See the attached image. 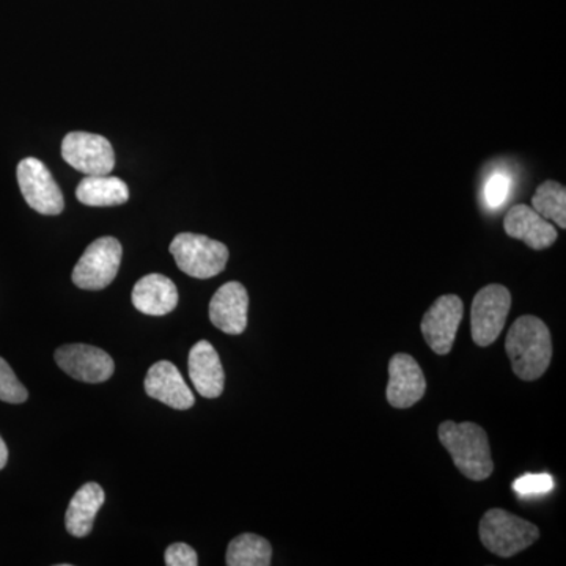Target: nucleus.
Instances as JSON below:
<instances>
[{"label": "nucleus", "instance_id": "nucleus-1", "mask_svg": "<svg viewBox=\"0 0 566 566\" xmlns=\"http://www.w3.org/2000/svg\"><path fill=\"white\" fill-rule=\"evenodd\" d=\"M513 371L523 381L542 378L553 359V340L545 323L536 316L517 318L505 340Z\"/></svg>", "mask_w": 566, "mask_h": 566}, {"label": "nucleus", "instance_id": "nucleus-2", "mask_svg": "<svg viewBox=\"0 0 566 566\" xmlns=\"http://www.w3.org/2000/svg\"><path fill=\"white\" fill-rule=\"evenodd\" d=\"M438 433L439 441L452 455L453 463L461 474L474 482H482L493 474L490 441L486 431L480 424L447 420L441 423Z\"/></svg>", "mask_w": 566, "mask_h": 566}, {"label": "nucleus", "instance_id": "nucleus-3", "mask_svg": "<svg viewBox=\"0 0 566 566\" xmlns=\"http://www.w3.org/2000/svg\"><path fill=\"white\" fill-rule=\"evenodd\" d=\"M538 538L539 531L535 524L502 509L490 510L480 521L482 545L497 557L516 556Z\"/></svg>", "mask_w": 566, "mask_h": 566}, {"label": "nucleus", "instance_id": "nucleus-4", "mask_svg": "<svg viewBox=\"0 0 566 566\" xmlns=\"http://www.w3.org/2000/svg\"><path fill=\"white\" fill-rule=\"evenodd\" d=\"M177 266L193 279H211L221 274L229 262V249L205 234L180 233L170 244Z\"/></svg>", "mask_w": 566, "mask_h": 566}, {"label": "nucleus", "instance_id": "nucleus-5", "mask_svg": "<svg viewBox=\"0 0 566 566\" xmlns=\"http://www.w3.org/2000/svg\"><path fill=\"white\" fill-rule=\"evenodd\" d=\"M122 255L120 241L115 238L104 237L93 241L74 266V285L91 292L106 289L117 277Z\"/></svg>", "mask_w": 566, "mask_h": 566}, {"label": "nucleus", "instance_id": "nucleus-6", "mask_svg": "<svg viewBox=\"0 0 566 566\" xmlns=\"http://www.w3.org/2000/svg\"><path fill=\"white\" fill-rule=\"evenodd\" d=\"M512 307V294L504 285H488L475 294L471 308L472 340L490 346L504 331Z\"/></svg>", "mask_w": 566, "mask_h": 566}, {"label": "nucleus", "instance_id": "nucleus-7", "mask_svg": "<svg viewBox=\"0 0 566 566\" xmlns=\"http://www.w3.org/2000/svg\"><path fill=\"white\" fill-rule=\"evenodd\" d=\"M17 175L22 197L32 210L44 216L61 214L65 208L63 193L50 169L40 159H22Z\"/></svg>", "mask_w": 566, "mask_h": 566}, {"label": "nucleus", "instance_id": "nucleus-8", "mask_svg": "<svg viewBox=\"0 0 566 566\" xmlns=\"http://www.w3.org/2000/svg\"><path fill=\"white\" fill-rule=\"evenodd\" d=\"M62 158L84 175H109L115 153L106 137L92 133H70L62 142Z\"/></svg>", "mask_w": 566, "mask_h": 566}, {"label": "nucleus", "instance_id": "nucleus-9", "mask_svg": "<svg viewBox=\"0 0 566 566\" xmlns=\"http://www.w3.org/2000/svg\"><path fill=\"white\" fill-rule=\"evenodd\" d=\"M463 314L464 304L457 294H444L439 297L424 314L420 331L424 342L439 356L452 352Z\"/></svg>", "mask_w": 566, "mask_h": 566}, {"label": "nucleus", "instance_id": "nucleus-10", "mask_svg": "<svg viewBox=\"0 0 566 566\" xmlns=\"http://www.w3.org/2000/svg\"><path fill=\"white\" fill-rule=\"evenodd\" d=\"M59 367L77 381L99 385L114 375V359L96 346L73 344L63 345L54 354Z\"/></svg>", "mask_w": 566, "mask_h": 566}, {"label": "nucleus", "instance_id": "nucleus-11", "mask_svg": "<svg viewBox=\"0 0 566 566\" xmlns=\"http://www.w3.org/2000/svg\"><path fill=\"white\" fill-rule=\"evenodd\" d=\"M427 379L420 365L409 354H395L389 363L387 401L397 409H406L422 400Z\"/></svg>", "mask_w": 566, "mask_h": 566}, {"label": "nucleus", "instance_id": "nucleus-12", "mask_svg": "<svg viewBox=\"0 0 566 566\" xmlns=\"http://www.w3.org/2000/svg\"><path fill=\"white\" fill-rule=\"evenodd\" d=\"M249 294L243 283L229 282L216 292L210 303V319L222 333L243 334L248 327Z\"/></svg>", "mask_w": 566, "mask_h": 566}, {"label": "nucleus", "instance_id": "nucleus-13", "mask_svg": "<svg viewBox=\"0 0 566 566\" xmlns=\"http://www.w3.org/2000/svg\"><path fill=\"white\" fill-rule=\"evenodd\" d=\"M145 392L148 397L180 411H186L196 403V398L182 379L180 370L169 360H159L151 365L145 376Z\"/></svg>", "mask_w": 566, "mask_h": 566}, {"label": "nucleus", "instance_id": "nucleus-14", "mask_svg": "<svg viewBox=\"0 0 566 566\" xmlns=\"http://www.w3.org/2000/svg\"><path fill=\"white\" fill-rule=\"evenodd\" d=\"M505 233L524 241L534 251L551 248L557 240V230L549 221L527 205H515L506 212Z\"/></svg>", "mask_w": 566, "mask_h": 566}, {"label": "nucleus", "instance_id": "nucleus-15", "mask_svg": "<svg viewBox=\"0 0 566 566\" xmlns=\"http://www.w3.org/2000/svg\"><path fill=\"white\" fill-rule=\"evenodd\" d=\"M189 376L197 392L205 398H218L226 386L221 357L207 340L197 342L189 352Z\"/></svg>", "mask_w": 566, "mask_h": 566}, {"label": "nucleus", "instance_id": "nucleus-16", "mask_svg": "<svg viewBox=\"0 0 566 566\" xmlns=\"http://www.w3.org/2000/svg\"><path fill=\"white\" fill-rule=\"evenodd\" d=\"M132 300L142 314L164 316L177 307L178 290L166 275L148 274L134 285Z\"/></svg>", "mask_w": 566, "mask_h": 566}, {"label": "nucleus", "instance_id": "nucleus-17", "mask_svg": "<svg viewBox=\"0 0 566 566\" xmlns=\"http://www.w3.org/2000/svg\"><path fill=\"white\" fill-rule=\"evenodd\" d=\"M106 501V494L98 483H85L71 499L65 515V527L70 535L84 538L91 534L95 517Z\"/></svg>", "mask_w": 566, "mask_h": 566}, {"label": "nucleus", "instance_id": "nucleus-18", "mask_svg": "<svg viewBox=\"0 0 566 566\" xmlns=\"http://www.w3.org/2000/svg\"><path fill=\"white\" fill-rule=\"evenodd\" d=\"M77 200L87 207H117L129 200L126 182L109 175H87L76 189Z\"/></svg>", "mask_w": 566, "mask_h": 566}, {"label": "nucleus", "instance_id": "nucleus-19", "mask_svg": "<svg viewBox=\"0 0 566 566\" xmlns=\"http://www.w3.org/2000/svg\"><path fill=\"white\" fill-rule=\"evenodd\" d=\"M273 547L263 536L243 534L227 547L226 564L229 566H270Z\"/></svg>", "mask_w": 566, "mask_h": 566}, {"label": "nucleus", "instance_id": "nucleus-20", "mask_svg": "<svg viewBox=\"0 0 566 566\" xmlns=\"http://www.w3.org/2000/svg\"><path fill=\"white\" fill-rule=\"evenodd\" d=\"M532 208L546 221L556 222L566 229V189L557 181H545L536 189Z\"/></svg>", "mask_w": 566, "mask_h": 566}, {"label": "nucleus", "instance_id": "nucleus-21", "mask_svg": "<svg viewBox=\"0 0 566 566\" xmlns=\"http://www.w3.org/2000/svg\"><path fill=\"white\" fill-rule=\"evenodd\" d=\"M29 398L28 389L21 385L9 363L0 357V400L6 403L20 405Z\"/></svg>", "mask_w": 566, "mask_h": 566}, {"label": "nucleus", "instance_id": "nucleus-22", "mask_svg": "<svg viewBox=\"0 0 566 566\" xmlns=\"http://www.w3.org/2000/svg\"><path fill=\"white\" fill-rule=\"evenodd\" d=\"M510 188H512V181H510L509 175L502 172L491 175L485 185V192H483L488 208L491 210L501 208L509 199Z\"/></svg>", "mask_w": 566, "mask_h": 566}, {"label": "nucleus", "instance_id": "nucleus-23", "mask_svg": "<svg viewBox=\"0 0 566 566\" xmlns=\"http://www.w3.org/2000/svg\"><path fill=\"white\" fill-rule=\"evenodd\" d=\"M553 476L547 474H528L517 479L513 483V490L520 495L546 494L553 490Z\"/></svg>", "mask_w": 566, "mask_h": 566}, {"label": "nucleus", "instance_id": "nucleus-24", "mask_svg": "<svg viewBox=\"0 0 566 566\" xmlns=\"http://www.w3.org/2000/svg\"><path fill=\"white\" fill-rule=\"evenodd\" d=\"M166 565L167 566H197L199 565V557L196 551L186 543H174L167 547L166 551Z\"/></svg>", "mask_w": 566, "mask_h": 566}, {"label": "nucleus", "instance_id": "nucleus-25", "mask_svg": "<svg viewBox=\"0 0 566 566\" xmlns=\"http://www.w3.org/2000/svg\"><path fill=\"white\" fill-rule=\"evenodd\" d=\"M9 461V449H7L6 442H3L2 436H0V471L7 465Z\"/></svg>", "mask_w": 566, "mask_h": 566}]
</instances>
